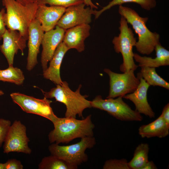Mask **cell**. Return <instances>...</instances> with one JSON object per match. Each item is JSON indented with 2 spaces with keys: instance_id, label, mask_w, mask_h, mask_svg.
<instances>
[{
  "instance_id": "ffe728a7",
  "label": "cell",
  "mask_w": 169,
  "mask_h": 169,
  "mask_svg": "<svg viewBox=\"0 0 169 169\" xmlns=\"http://www.w3.org/2000/svg\"><path fill=\"white\" fill-rule=\"evenodd\" d=\"M138 133L142 138L158 137L163 138L169 134V127L166 124L161 115L156 119L147 125L141 126Z\"/></svg>"
},
{
  "instance_id": "5b68a950",
  "label": "cell",
  "mask_w": 169,
  "mask_h": 169,
  "mask_svg": "<svg viewBox=\"0 0 169 169\" xmlns=\"http://www.w3.org/2000/svg\"><path fill=\"white\" fill-rule=\"evenodd\" d=\"M119 22L120 33L118 36L114 37L112 42L115 51L120 53L122 57L123 63L120 66V70L123 73L131 70L135 71L138 67L135 63L133 52L137 42L136 38L123 17H121Z\"/></svg>"
},
{
  "instance_id": "484cf974",
  "label": "cell",
  "mask_w": 169,
  "mask_h": 169,
  "mask_svg": "<svg viewBox=\"0 0 169 169\" xmlns=\"http://www.w3.org/2000/svg\"><path fill=\"white\" fill-rule=\"evenodd\" d=\"M38 4H49L67 8L70 6L84 3V0H37Z\"/></svg>"
},
{
  "instance_id": "30bf717a",
  "label": "cell",
  "mask_w": 169,
  "mask_h": 169,
  "mask_svg": "<svg viewBox=\"0 0 169 169\" xmlns=\"http://www.w3.org/2000/svg\"><path fill=\"white\" fill-rule=\"evenodd\" d=\"M13 101L25 112L34 114L50 120L54 114L50 106L52 101L44 97L38 99L18 92L10 95Z\"/></svg>"
},
{
  "instance_id": "9c48e42d",
  "label": "cell",
  "mask_w": 169,
  "mask_h": 169,
  "mask_svg": "<svg viewBox=\"0 0 169 169\" xmlns=\"http://www.w3.org/2000/svg\"><path fill=\"white\" fill-rule=\"evenodd\" d=\"M26 126L20 121L15 120L11 125L4 141L3 153L21 152L30 154L28 146L30 141L27 135Z\"/></svg>"
},
{
  "instance_id": "5bb4252c",
  "label": "cell",
  "mask_w": 169,
  "mask_h": 169,
  "mask_svg": "<svg viewBox=\"0 0 169 169\" xmlns=\"http://www.w3.org/2000/svg\"><path fill=\"white\" fill-rule=\"evenodd\" d=\"M65 30L56 26L55 28L44 33L41 45L43 49L41 63L43 71L52 57L59 44L62 42Z\"/></svg>"
},
{
  "instance_id": "8fae6325",
  "label": "cell",
  "mask_w": 169,
  "mask_h": 169,
  "mask_svg": "<svg viewBox=\"0 0 169 169\" xmlns=\"http://www.w3.org/2000/svg\"><path fill=\"white\" fill-rule=\"evenodd\" d=\"M85 5L83 3L66 8L56 25L66 30L76 26L89 24L94 10L89 7L85 8Z\"/></svg>"
},
{
  "instance_id": "ac0fdd59",
  "label": "cell",
  "mask_w": 169,
  "mask_h": 169,
  "mask_svg": "<svg viewBox=\"0 0 169 169\" xmlns=\"http://www.w3.org/2000/svg\"><path fill=\"white\" fill-rule=\"evenodd\" d=\"M69 49L62 42L58 46L49 61V67L43 71L44 77L55 84H60L63 81L60 75V68L64 57Z\"/></svg>"
},
{
  "instance_id": "2e32d148",
  "label": "cell",
  "mask_w": 169,
  "mask_h": 169,
  "mask_svg": "<svg viewBox=\"0 0 169 169\" xmlns=\"http://www.w3.org/2000/svg\"><path fill=\"white\" fill-rule=\"evenodd\" d=\"M38 4L35 18L39 22L44 32L54 29L66 8L56 6H48L42 4Z\"/></svg>"
},
{
  "instance_id": "d6a6232c",
  "label": "cell",
  "mask_w": 169,
  "mask_h": 169,
  "mask_svg": "<svg viewBox=\"0 0 169 169\" xmlns=\"http://www.w3.org/2000/svg\"><path fill=\"white\" fill-rule=\"evenodd\" d=\"M84 3L88 7H89L92 9L98 8V7L92 3L91 0H84Z\"/></svg>"
},
{
  "instance_id": "83f0119b",
  "label": "cell",
  "mask_w": 169,
  "mask_h": 169,
  "mask_svg": "<svg viewBox=\"0 0 169 169\" xmlns=\"http://www.w3.org/2000/svg\"><path fill=\"white\" fill-rule=\"evenodd\" d=\"M11 125L10 120L0 118V148L4 141Z\"/></svg>"
},
{
  "instance_id": "e0dca14e",
  "label": "cell",
  "mask_w": 169,
  "mask_h": 169,
  "mask_svg": "<svg viewBox=\"0 0 169 169\" xmlns=\"http://www.w3.org/2000/svg\"><path fill=\"white\" fill-rule=\"evenodd\" d=\"M89 24L76 26L65 30L62 42L69 49H76L79 52L85 49L84 41L90 35Z\"/></svg>"
},
{
  "instance_id": "277c9868",
  "label": "cell",
  "mask_w": 169,
  "mask_h": 169,
  "mask_svg": "<svg viewBox=\"0 0 169 169\" xmlns=\"http://www.w3.org/2000/svg\"><path fill=\"white\" fill-rule=\"evenodd\" d=\"M82 85L79 84L75 91L69 87L68 83L63 81L60 84L51 89L48 92L42 90L44 97L47 98L55 99L56 101L64 104L66 107L65 117L76 118L77 115L83 119L84 110L91 108L90 101L86 99L88 96L82 95L80 93Z\"/></svg>"
},
{
  "instance_id": "1f68e13d",
  "label": "cell",
  "mask_w": 169,
  "mask_h": 169,
  "mask_svg": "<svg viewBox=\"0 0 169 169\" xmlns=\"http://www.w3.org/2000/svg\"><path fill=\"white\" fill-rule=\"evenodd\" d=\"M157 168L152 161H148L143 166L141 169H157Z\"/></svg>"
},
{
  "instance_id": "f546056e",
  "label": "cell",
  "mask_w": 169,
  "mask_h": 169,
  "mask_svg": "<svg viewBox=\"0 0 169 169\" xmlns=\"http://www.w3.org/2000/svg\"><path fill=\"white\" fill-rule=\"evenodd\" d=\"M6 11L5 8L0 11V40L2 39L3 36L6 30L4 22V15Z\"/></svg>"
},
{
  "instance_id": "d6986e66",
  "label": "cell",
  "mask_w": 169,
  "mask_h": 169,
  "mask_svg": "<svg viewBox=\"0 0 169 169\" xmlns=\"http://www.w3.org/2000/svg\"><path fill=\"white\" fill-rule=\"evenodd\" d=\"M154 50L156 57L152 58L146 56H142L137 53H134V59L138 63V66H147L157 68L169 65V51L163 47L160 43L155 46Z\"/></svg>"
},
{
  "instance_id": "8992f818",
  "label": "cell",
  "mask_w": 169,
  "mask_h": 169,
  "mask_svg": "<svg viewBox=\"0 0 169 169\" xmlns=\"http://www.w3.org/2000/svg\"><path fill=\"white\" fill-rule=\"evenodd\" d=\"M96 143L93 136L81 138L80 141L67 146H60L52 143L48 147L51 155L63 160L72 165L78 166L88 160L85 151L87 149L93 148Z\"/></svg>"
},
{
  "instance_id": "6da1fadb",
  "label": "cell",
  "mask_w": 169,
  "mask_h": 169,
  "mask_svg": "<svg viewBox=\"0 0 169 169\" xmlns=\"http://www.w3.org/2000/svg\"><path fill=\"white\" fill-rule=\"evenodd\" d=\"M91 115L78 120L71 117L60 118L54 114L50 121L54 129L48 135L50 143H68L74 139L93 136L95 125L91 120Z\"/></svg>"
},
{
  "instance_id": "7402d4cb",
  "label": "cell",
  "mask_w": 169,
  "mask_h": 169,
  "mask_svg": "<svg viewBox=\"0 0 169 169\" xmlns=\"http://www.w3.org/2000/svg\"><path fill=\"white\" fill-rule=\"evenodd\" d=\"M141 67L140 75L150 86H158L169 89V83L156 73L155 68L146 66Z\"/></svg>"
},
{
  "instance_id": "52a82bcc",
  "label": "cell",
  "mask_w": 169,
  "mask_h": 169,
  "mask_svg": "<svg viewBox=\"0 0 169 169\" xmlns=\"http://www.w3.org/2000/svg\"><path fill=\"white\" fill-rule=\"evenodd\" d=\"M91 107L105 111L119 120L127 121H141L143 120L141 114L131 108L123 100V96L116 99H104L100 95L96 96L90 101Z\"/></svg>"
},
{
  "instance_id": "4fadbf2b",
  "label": "cell",
  "mask_w": 169,
  "mask_h": 169,
  "mask_svg": "<svg viewBox=\"0 0 169 169\" xmlns=\"http://www.w3.org/2000/svg\"><path fill=\"white\" fill-rule=\"evenodd\" d=\"M44 32L40 23L35 18L30 24L28 29L27 69L31 71L38 64L37 56Z\"/></svg>"
},
{
  "instance_id": "836d02e7",
  "label": "cell",
  "mask_w": 169,
  "mask_h": 169,
  "mask_svg": "<svg viewBox=\"0 0 169 169\" xmlns=\"http://www.w3.org/2000/svg\"><path fill=\"white\" fill-rule=\"evenodd\" d=\"M21 4L26 5L32 3L37 2V0H16Z\"/></svg>"
},
{
  "instance_id": "d590c367",
  "label": "cell",
  "mask_w": 169,
  "mask_h": 169,
  "mask_svg": "<svg viewBox=\"0 0 169 169\" xmlns=\"http://www.w3.org/2000/svg\"><path fill=\"white\" fill-rule=\"evenodd\" d=\"M4 93L3 92V91L0 90V96L3 95H4Z\"/></svg>"
},
{
  "instance_id": "9a60e30c",
  "label": "cell",
  "mask_w": 169,
  "mask_h": 169,
  "mask_svg": "<svg viewBox=\"0 0 169 169\" xmlns=\"http://www.w3.org/2000/svg\"><path fill=\"white\" fill-rule=\"evenodd\" d=\"M137 76L140 83L136 90L133 93L126 95L123 98L131 101L135 106V110L140 114H143L150 118L155 116V114L149 104L147 92L150 85L141 77L139 73Z\"/></svg>"
},
{
  "instance_id": "4316f807",
  "label": "cell",
  "mask_w": 169,
  "mask_h": 169,
  "mask_svg": "<svg viewBox=\"0 0 169 169\" xmlns=\"http://www.w3.org/2000/svg\"><path fill=\"white\" fill-rule=\"evenodd\" d=\"M103 169H130L127 160L110 159L106 161L103 167Z\"/></svg>"
},
{
  "instance_id": "e575fe53",
  "label": "cell",
  "mask_w": 169,
  "mask_h": 169,
  "mask_svg": "<svg viewBox=\"0 0 169 169\" xmlns=\"http://www.w3.org/2000/svg\"><path fill=\"white\" fill-rule=\"evenodd\" d=\"M0 169H4L3 163H0Z\"/></svg>"
},
{
  "instance_id": "d4e9b609",
  "label": "cell",
  "mask_w": 169,
  "mask_h": 169,
  "mask_svg": "<svg viewBox=\"0 0 169 169\" xmlns=\"http://www.w3.org/2000/svg\"><path fill=\"white\" fill-rule=\"evenodd\" d=\"M25 77L22 71L13 65H9L7 69L0 70V81L21 85L23 83Z\"/></svg>"
},
{
  "instance_id": "44dd1931",
  "label": "cell",
  "mask_w": 169,
  "mask_h": 169,
  "mask_svg": "<svg viewBox=\"0 0 169 169\" xmlns=\"http://www.w3.org/2000/svg\"><path fill=\"white\" fill-rule=\"evenodd\" d=\"M149 147L146 143H141L136 147L133 156L128 164L130 169H141L149 161Z\"/></svg>"
},
{
  "instance_id": "cb8c5ba5",
  "label": "cell",
  "mask_w": 169,
  "mask_h": 169,
  "mask_svg": "<svg viewBox=\"0 0 169 169\" xmlns=\"http://www.w3.org/2000/svg\"><path fill=\"white\" fill-rule=\"evenodd\" d=\"M78 167L52 155L43 158L38 165L39 169H77Z\"/></svg>"
},
{
  "instance_id": "4dcf8cb0",
  "label": "cell",
  "mask_w": 169,
  "mask_h": 169,
  "mask_svg": "<svg viewBox=\"0 0 169 169\" xmlns=\"http://www.w3.org/2000/svg\"><path fill=\"white\" fill-rule=\"evenodd\" d=\"M166 125L169 127V104L167 103L164 107L161 114Z\"/></svg>"
},
{
  "instance_id": "3957f363",
  "label": "cell",
  "mask_w": 169,
  "mask_h": 169,
  "mask_svg": "<svg viewBox=\"0 0 169 169\" xmlns=\"http://www.w3.org/2000/svg\"><path fill=\"white\" fill-rule=\"evenodd\" d=\"M6 9L4 22L8 29L17 30L27 40L28 29L32 21L35 18L38 7L37 2L26 5L16 0H2Z\"/></svg>"
},
{
  "instance_id": "7c38bea8",
  "label": "cell",
  "mask_w": 169,
  "mask_h": 169,
  "mask_svg": "<svg viewBox=\"0 0 169 169\" xmlns=\"http://www.w3.org/2000/svg\"><path fill=\"white\" fill-rule=\"evenodd\" d=\"M0 50L6 58L9 65H13L15 55L20 50L23 55L26 47V40L17 30L6 29L3 34Z\"/></svg>"
},
{
  "instance_id": "7a4b0ae2",
  "label": "cell",
  "mask_w": 169,
  "mask_h": 169,
  "mask_svg": "<svg viewBox=\"0 0 169 169\" xmlns=\"http://www.w3.org/2000/svg\"><path fill=\"white\" fill-rule=\"evenodd\" d=\"M118 12L131 25L138 35V41L135 46L137 50L142 54H151L156 46L160 43V36L158 33L150 31L146 27L148 18L141 17L134 9L122 5H119Z\"/></svg>"
},
{
  "instance_id": "603a6c76",
  "label": "cell",
  "mask_w": 169,
  "mask_h": 169,
  "mask_svg": "<svg viewBox=\"0 0 169 169\" xmlns=\"http://www.w3.org/2000/svg\"><path fill=\"white\" fill-rule=\"evenodd\" d=\"M127 3H134L139 4L141 8L147 10H150L155 8L156 4V0H112L106 6L99 11L95 10L93 15L95 19L98 18L104 11L116 5H122Z\"/></svg>"
},
{
  "instance_id": "f1b7e54d",
  "label": "cell",
  "mask_w": 169,
  "mask_h": 169,
  "mask_svg": "<svg viewBox=\"0 0 169 169\" xmlns=\"http://www.w3.org/2000/svg\"><path fill=\"white\" fill-rule=\"evenodd\" d=\"M3 164L4 169H23V168L21 162L15 159H9Z\"/></svg>"
},
{
  "instance_id": "ba28073f",
  "label": "cell",
  "mask_w": 169,
  "mask_h": 169,
  "mask_svg": "<svg viewBox=\"0 0 169 169\" xmlns=\"http://www.w3.org/2000/svg\"><path fill=\"white\" fill-rule=\"evenodd\" d=\"M104 71L110 78L109 94L106 98H115L133 93L140 83L139 79L135 76L133 70L122 74L115 73L108 68Z\"/></svg>"
}]
</instances>
